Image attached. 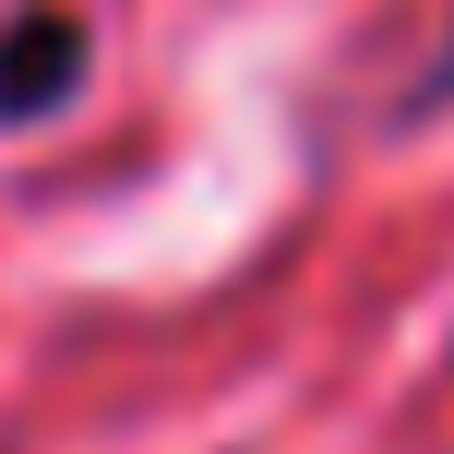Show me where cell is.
Here are the masks:
<instances>
[{"label": "cell", "instance_id": "obj_1", "mask_svg": "<svg viewBox=\"0 0 454 454\" xmlns=\"http://www.w3.org/2000/svg\"><path fill=\"white\" fill-rule=\"evenodd\" d=\"M84 84H96V24L60 12V0H24V12L0 24V132L60 120Z\"/></svg>", "mask_w": 454, "mask_h": 454}, {"label": "cell", "instance_id": "obj_2", "mask_svg": "<svg viewBox=\"0 0 454 454\" xmlns=\"http://www.w3.org/2000/svg\"><path fill=\"white\" fill-rule=\"evenodd\" d=\"M442 108H454V12L431 24V48H419V72L395 84V108H383V120H395V132H431Z\"/></svg>", "mask_w": 454, "mask_h": 454}]
</instances>
